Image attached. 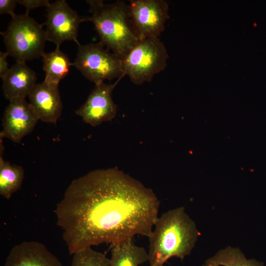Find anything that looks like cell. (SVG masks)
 <instances>
[{
  "label": "cell",
  "instance_id": "cell-9",
  "mask_svg": "<svg viewBox=\"0 0 266 266\" xmlns=\"http://www.w3.org/2000/svg\"><path fill=\"white\" fill-rule=\"evenodd\" d=\"M1 120L0 137L19 143L33 132L39 119L26 99L18 98L9 101Z\"/></svg>",
  "mask_w": 266,
  "mask_h": 266
},
{
  "label": "cell",
  "instance_id": "cell-14",
  "mask_svg": "<svg viewBox=\"0 0 266 266\" xmlns=\"http://www.w3.org/2000/svg\"><path fill=\"white\" fill-rule=\"evenodd\" d=\"M148 260L146 250L129 238L112 245L108 266H140Z\"/></svg>",
  "mask_w": 266,
  "mask_h": 266
},
{
  "label": "cell",
  "instance_id": "cell-3",
  "mask_svg": "<svg viewBox=\"0 0 266 266\" xmlns=\"http://www.w3.org/2000/svg\"><path fill=\"white\" fill-rule=\"evenodd\" d=\"M91 22L100 42L123 60L139 40L132 24L129 4L118 0L106 3L101 0H88Z\"/></svg>",
  "mask_w": 266,
  "mask_h": 266
},
{
  "label": "cell",
  "instance_id": "cell-18",
  "mask_svg": "<svg viewBox=\"0 0 266 266\" xmlns=\"http://www.w3.org/2000/svg\"><path fill=\"white\" fill-rule=\"evenodd\" d=\"M71 266H108L109 258L105 254L89 247L72 255Z\"/></svg>",
  "mask_w": 266,
  "mask_h": 266
},
{
  "label": "cell",
  "instance_id": "cell-11",
  "mask_svg": "<svg viewBox=\"0 0 266 266\" xmlns=\"http://www.w3.org/2000/svg\"><path fill=\"white\" fill-rule=\"evenodd\" d=\"M3 266H63L61 262L43 243L25 241L10 250Z\"/></svg>",
  "mask_w": 266,
  "mask_h": 266
},
{
  "label": "cell",
  "instance_id": "cell-17",
  "mask_svg": "<svg viewBox=\"0 0 266 266\" xmlns=\"http://www.w3.org/2000/svg\"><path fill=\"white\" fill-rule=\"evenodd\" d=\"M264 266L255 260H247L238 248L228 247L205 261L202 266Z\"/></svg>",
  "mask_w": 266,
  "mask_h": 266
},
{
  "label": "cell",
  "instance_id": "cell-15",
  "mask_svg": "<svg viewBox=\"0 0 266 266\" xmlns=\"http://www.w3.org/2000/svg\"><path fill=\"white\" fill-rule=\"evenodd\" d=\"M41 57L45 75L44 82L58 86L60 82L68 75L73 63L70 62L67 55L60 50L59 46L51 52H44Z\"/></svg>",
  "mask_w": 266,
  "mask_h": 266
},
{
  "label": "cell",
  "instance_id": "cell-21",
  "mask_svg": "<svg viewBox=\"0 0 266 266\" xmlns=\"http://www.w3.org/2000/svg\"><path fill=\"white\" fill-rule=\"evenodd\" d=\"M8 56L9 55L6 52H0V77L1 78H3L9 70L7 61Z\"/></svg>",
  "mask_w": 266,
  "mask_h": 266
},
{
  "label": "cell",
  "instance_id": "cell-6",
  "mask_svg": "<svg viewBox=\"0 0 266 266\" xmlns=\"http://www.w3.org/2000/svg\"><path fill=\"white\" fill-rule=\"evenodd\" d=\"M73 66L95 85L125 76L122 60L100 41L78 45Z\"/></svg>",
  "mask_w": 266,
  "mask_h": 266
},
{
  "label": "cell",
  "instance_id": "cell-1",
  "mask_svg": "<svg viewBox=\"0 0 266 266\" xmlns=\"http://www.w3.org/2000/svg\"><path fill=\"white\" fill-rule=\"evenodd\" d=\"M160 205L152 189L115 167L96 169L72 181L54 212L72 255L136 235L148 237Z\"/></svg>",
  "mask_w": 266,
  "mask_h": 266
},
{
  "label": "cell",
  "instance_id": "cell-20",
  "mask_svg": "<svg viewBox=\"0 0 266 266\" xmlns=\"http://www.w3.org/2000/svg\"><path fill=\"white\" fill-rule=\"evenodd\" d=\"M17 0H0V14H9L11 17L16 15L14 12Z\"/></svg>",
  "mask_w": 266,
  "mask_h": 266
},
{
  "label": "cell",
  "instance_id": "cell-4",
  "mask_svg": "<svg viewBox=\"0 0 266 266\" xmlns=\"http://www.w3.org/2000/svg\"><path fill=\"white\" fill-rule=\"evenodd\" d=\"M11 18L6 30L0 32L8 55L22 62L41 57L47 41L43 25L26 13Z\"/></svg>",
  "mask_w": 266,
  "mask_h": 266
},
{
  "label": "cell",
  "instance_id": "cell-7",
  "mask_svg": "<svg viewBox=\"0 0 266 266\" xmlns=\"http://www.w3.org/2000/svg\"><path fill=\"white\" fill-rule=\"evenodd\" d=\"M129 10L133 29L139 39L159 37L169 19V6L164 0H131Z\"/></svg>",
  "mask_w": 266,
  "mask_h": 266
},
{
  "label": "cell",
  "instance_id": "cell-16",
  "mask_svg": "<svg viewBox=\"0 0 266 266\" xmlns=\"http://www.w3.org/2000/svg\"><path fill=\"white\" fill-rule=\"evenodd\" d=\"M24 170L21 166L12 165L0 156V195L9 199L21 187Z\"/></svg>",
  "mask_w": 266,
  "mask_h": 266
},
{
  "label": "cell",
  "instance_id": "cell-19",
  "mask_svg": "<svg viewBox=\"0 0 266 266\" xmlns=\"http://www.w3.org/2000/svg\"><path fill=\"white\" fill-rule=\"evenodd\" d=\"M17 3L26 8V13L29 14L31 10L40 7L47 8L50 4L48 0H18Z\"/></svg>",
  "mask_w": 266,
  "mask_h": 266
},
{
  "label": "cell",
  "instance_id": "cell-12",
  "mask_svg": "<svg viewBox=\"0 0 266 266\" xmlns=\"http://www.w3.org/2000/svg\"><path fill=\"white\" fill-rule=\"evenodd\" d=\"M30 103L39 120L56 124L61 116L63 105L57 86L45 82L36 84L28 96Z\"/></svg>",
  "mask_w": 266,
  "mask_h": 266
},
{
  "label": "cell",
  "instance_id": "cell-2",
  "mask_svg": "<svg viewBox=\"0 0 266 266\" xmlns=\"http://www.w3.org/2000/svg\"><path fill=\"white\" fill-rule=\"evenodd\" d=\"M199 233L183 207L169 210L156 220L148 237L149 266H164L171 258L181 260L190 255Z\"/></svg>",
  "mask_w": 266,
  "mask_h": 266
},
{
  "label": "cell",
  "instance_id": "cell-13",
  "mask_svg": "<svg viewBox=\"0 0 266 266\" xmlns=\"http://www.w3.org/2000/svg\"><path fill=\"white\" fill-rule=\"evenodd\" d=\"M1 79L4 97L10 101L28 97L36 85L37 76L26 62L16 61Z\"/></svg>",
  "mask_w": 266,
  "mask_h": 266
},
{
  "label": "cell",
  "instance_id": "cell-10",
  "mask_svg": "<svg viewBox=\"0 0 266 266\" xmlns=\"http://www.w3.org/2000/svg\"><path fill=\"white\" fill-rule=\"evenodd\" d=\"M119 81L113 84L103 82L95 85L86 101L76 110V114L93 127L111 121L117 111L112 93Z\"/></svg>",
  "mask_w": 266,
  "mask_h": 266
},
{
  "label": "cell",
  "instance_id": "cell-5",
  "mask_svg": "<svg viewBox=\"0 0 266 266\" xmlns=\"http://www.w3.org/2000/svg\"><path fill=\"white\" fill-rule=\"evenodd\" d=\"M168 58L159 37L140 39L122 60L124 75L136 85L150 82L155 74L165 69Z\"/></svg>",
  "mask_w": 266,
  "mask_h": 266
},
{
  "label": "cell",
  "instance_id": "cell-8",
  "mask_svg": "<svg viewBox=\"0 0 266 266\" xmlns=\"http://www.w3.org/2000/svg\"><path fill=\"white\" fill-rule=\"evenodd\" d=\"M46 20L44 25L47 40L60 45L65 41H72L78 46L77 40L79 25L86 21L85 17H81L72 9L65 0H58L46 8Z\"/></svg>",
  "mask_w": 266,
  "mask_h": 266
}]
</instances>
